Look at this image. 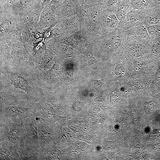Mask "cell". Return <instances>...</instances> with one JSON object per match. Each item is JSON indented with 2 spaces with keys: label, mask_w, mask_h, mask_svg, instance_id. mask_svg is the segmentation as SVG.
<instances>
[{
  "label": "cell",
  "mask_w": 160,
  "mask_h": 160,
  "mask_svg": "<svg viewBox=\"0 0 160 160\" xmlns=\"http://www.w3.org/2000/svg\"><path fill=\"white\" fill-rule=\"evenodd\" d=\"M0 114V124L23 123L27 118L34 115V108L33 105L24 107L1 104Z\"/></svg>",
  "instance_id": "1"
},
{
  "label": "cell",
  "mask_w": 160,
  "mask_h": 160,
  "mask_svg": "<svg viewBox=\"0 0 160 160\" xmlns=\"http://www.w3.org/2000/svg\"><path fill=\"white\" fill-rule=\"evenodd\" d=\"M103 10L100 7L91 8L80 30L83 38L88 43L93 42L101 35V15Z\"/></svg>",
  "instance_id": "2"
},
{
  "label": "cell",
  "mask_w": 160,
  "mask_h": 160,
  "mask_svg": "<svg viewBox=\"0 0 160 160\" xmlns=\"http://www.w3.org/2000/svg\"><path fill=\"white\" fill-rule=\"evenodd\" d=\"M0 140H8L17 147L27 141L23 123L8 122L0 124Z\"/></svg>",
  "instance_id": "3"
},
{
  "label": "cell",
  "mask_w": 160,
  "mask_h": 160,
  "mask_svg": "<svg viewBox=\"0 0 160 160\" xmlns=\"http://www.w3.org/2000/svg\"><path fill=\"white\" fill-rule=\"evenodd\" d=\"M93 42L106 52H113L119 49L127 42V35L125 31L118 29L100 35Z\"/></svg>",
  "instance_id": "4"
},
{
  "label": "cell",
  "mask_w": 160,
  "mask_h": 160,
  "mask_svg": "<svg viewBox=\"0 0 160 160\" xmlns=\"http://www.w3.org/2000/svg\"><path fill=\"white\" fill-rule=\"evenodd\" d=\"M36 119L40 141L39 149L52 147L54 139L52 124L37 117Z\"/></svg>",
  "instance_id": "5"
},
{
  "label": "cell",
  "mask_w": 160,
  "mask_h": 160,
  "mask_svg": "<svg viewBox=\"0 0 160 160\" xmlns=\"http://www.w3.org/2000/svg\"><path fill=\"white\" fill-rule=\"evenodd\" d=\"M121 23L112 10H103L101 15V35L120 29Z\"/></svg>",
  "instance_id": "6"
},
{
  "label": "cell",
  "mask_w": 160,
  "mask_h": 160,
  "mask_svg": "<svg viewBox=\"0 0 160 160\" xmlns=\"http://www.w3.org/2000/svg\"><path fill=\"white\" fill-rule=\"evenodd\" d=\"M33 105L34 115L47 122L52 124L61 118L46 102L40 101Z\"/></svg>",
  "instance_id": "7"
},
{
  "label": "cell",
  "mask_w": 160,
  "mask_h": 160,
  "mask_svg": "<svg viewBox=\"0 0 160 160\" xmlns=\"http://www.w3.org/2000/svg\"><path fill=\"white\" fill-rule=\"evenodd\" d=\"M125 31L128 43L147 44L151 39L147 26L143 23Z\"/></svg>",
  "instance_id": "8"
},
{
  "label": "cell",
  "mask_w": 160,
  "mask_h": 160,
  "mask_svg": "<svg viewBox=\"0 0 160 160\" xmlns=\"http://www.w3.org/2000/svg\"><path fill=\"white\" fill-rule=\"evenodd\" d=\"M23 123L27 133V142L39 148L40 141L36 117L34 115L28 117Z\"/></svg>",
  "instance_id": "9"
},
{
  "label": "cell",
  "mask_w": 160,
  "mask_h": 160,
  "mask_svg": "<svg viewBox=\"0 0 160 160\" xmlns=\"http://www.w3.org/2000/svg\"><path fill=\"white\" fill-rule=\"evenodd\" d=\"M147 14L132 9L129 11L121 23L120 29L127 31L143 23Z\"/></svg>",
  "instance_id": "10"
},
{
  "label": "cell",
  "mask_w": 160,
  "mask_h": 160,
  "mask_svg": "<svg viewBox=\"0 0 160 160\" xmlns=\"http://www.w3.org/2000/svg\"><path fill=\"white\" fill-rule=\"evenodd\" d=\"M0 160H21L17 147L9 141L0 140Z\"/></svg>",
  "instance_id": "11"
},
{
  "label": "cell",
  "mask_w": 160,
  "mask_h": 160,
  "mask_svg": "<svg viewBox=\"0 0 160 160\" xmlns=\"http://www.w3.org/2000/svg\"><path fill=\"white\" fill-rule=\"evenodd\" d=\"M21 160H38L39 148L27 142L17 147Z\"/></svg>",
  "instance_id": "12"
},
{
  "label": "cell",
  "mask_w": 160,
  "mask_h": 160,
  "mask_svg": "<svg viewBox=\"0 0 160 160\" xmlns=\"http://www.w3.org/2000/svg\"><path fill=\"white\" fill-rule=\"evenodd\" d=\"M64 19L61 25V30L63 33L64 35H73L80 30L79 23L76 15Z\"/></svg>",
  "instance_id": "13"
},
{
  "label": "cell",
  "mask_w": 160,
  "mask_h": 160,
  "mask_svg": "<svg viewBox=\"0 0 160 160\" xmlns=\"http://www.w3.org/2000/svg\"><path fill=\"white\" fill-rule=\"evenodd\" d=\"M11 80L13 85L16 88L21 89L27 93L28 98L33 99L34 95L28 82L22 77L19 76H12Z\"/></svg>",
  "instance_id": "14"
},
{
  "label": "cell",
  "mask_w": 160,
  "mask_h": 160,
  "mask_svg": "<svg viewBox=\"0 0 160 160\" xmlns=\"http://www.w3.org/2000/svg\"><path fill=\"white\" fill-rule=\"evenodd\" d=\"M126 48L127 54L132 57H137L143 56L146 49L144 44H146L128 43Z\"/></svg>",
  "instance_id": "15"
},
{
  "label": "cell",
  "mask_w": 160,
  "mask_h": 160,
  "mask_svg": "<svg viewBox=\"0 0 160 160\" xmlns=\"http://www.w3.org/2000/svg\"><path fill=\"white\" fill-rule=\"evenodd\" d=\"M132 9L130 2L125 0L119 3L112 10L116 14L121 23L128 12Z\"/></svg>",
  "instance_id": "16"
},
{
  "label": "cell",
  "mask_w": 160,
  "mask_h": 160,
  "mask_svg": "<svg viewBox=\"0 0 160 160\" xmlns=\"http://www.w3.org/2000/svg\"><path fill=\"white\" fill-rule=\"evenodd\" d=\"M130 2L133 9L147 14L155 10L149 0H130Z\"/></svg>",
  "instance_id": "17"
},
{
  "label": "cell",
  "mask_w": 160,
  "mask_h": 160,
  "mask_svg": "<svg viewBox=\"0 0 160 160\" xmlns=\"http://www.w3.org/2000/svg\"><path fill=\"white\" fill-rule=\"evenodd\" d=\"M143 23L147 26L160 24V12L155 10L147 14Z\"/></svg>",
  "instance_id": "18"
},
{
  "label": "cell",
  "mask_w": 160,
  "mask_h": 160,
  "mask_svg": "<svg viewBox=\"0 0 160 160\" xmlns=\"http://www.w3.org/2000/svg\"><path fill=\"white\" fill-rule=\"evenodd\" d=\"M147 29L151 39L160 37V24L147 26Z\"/></svg>",
  "instance_id": "19"
},
{
  "label": "cell",
  "mask_w": 160,
  "mask_h": 160,
  "mask_svg": "<svg viewBox=\"0 0 160 160\" xmlns=\"http://www.w3.org/2000/svg\"><path fill=\"white\" fill-rule=\"evenodd\" d=\"M151 50L152 53L158 54L160 53V38L151 39Z\"/></svg>",
  "instance_id": "20"
},
{
  "label": "cell",
  "mask_w": 160,
  "mask_h": 160,
  "mask_svg": "<svg viewBox=\"0 0 160 160\" xmlns=\"http://www.w3.org/2000/svg\"><path fill=\"white\" fill-rule=\"evenodd\" d=\"M53 13L49 9H45L42 12L41 16V21L45 24L49 22L52 17Z\"/></svg>",
  "instance_id": "21"
},
{
  "label": "cell",
  "mask_w": 160,
  "mask_h": 160,
  "mask_svg": "<svg viewBox=\"0 0 160 160\" xmlns=\"http://www.w3.org/2000/svg\"><path fill=\"white\" fill-rule=\"evenodd\" d=\"M40 16V13L38 9L32 10L30 12L29 17L30 23L33 25L36 24L39 21Z\"/></svg>",
  "instance_id": "22"
},
{
  "label": "cell",
  "mask_w": 160,
  "mask_h": 160,
  "mask_svg": "<svg viewBox=\"0 0 160 160\" xmlns=\"http://www.w3.org/2000/svg\"><path fill=\"white\" fill-rule=\"evenodd\" d=\"M145 109L146 112L150 114L153 113L155 111V106L151 102L146 103Z\"/></svg>",
  "instance_id": "23"
},
{
  "label": "cell",
  "mask_w": 160,
  "mask_h": 160,
  "mask_svg": "<svg viewBox=\"0 0 160 160\" xmlns=\"http://www.w3.org/2000/svg\"><path fill=\"white\" fill-rule=\"evenodd\" d=\"M134 65L136 68L139 69H142L144 68L146 65L145 61L143 60H139L135 61Z\"/></svg>",
  "instance_id": "24"
},
{
  "label": "cell",
  "mask_w": 160,
  "mask_h": 160,
  "mask_svg": "<svg viewBox=\"0 0 160 160\" xmlns=\"http://www.w3.org/2000/svg\"><path fill=\"white\" fill-rule=\"evenodd\" d=\"M123 69V65L121 63L118 64L114 70L115 74L117 76L120 75L122 73Z\"/></svg>",
  "instance_id": "25"
},
{
  "label": "cell",
  "mask_w": 160,
  "mask_h": 160,
  "mask_svg": "<svg viewBox=\"0 0 160 160\" xmlns=\"http://www.w3.org/2000/svg\"><path fill=\"white\" fill-rule=\"evenodd\" d=\"M68 78L71 80H74L76 78L77 75L76 72L73 70H70L67 73Z\"/></svg>",
  "instance_id": "26"
},
{
  "label": "cell",
  "mask_w": 160,
  "mask_h": 160,
  "mask_svg": "<svg viewBox=\"0 0 160 160\" xmlns=\"http://www.w3.org/2000/svg\"><path fill=\"white\" fill-rule=\"evenodd\" d=\"M151 136L154 138H160V128L153 130L151 133Z\"/></svg>",
  "instance_id": "27"
},
{
  "label": "cell",
  "mask_w": 160,
  "mask_h": 160,
  "mask_svg": "<svg viewBox=\"0 0 160 160\" xmlns=\"http://www.w3.org/2000/svg\"><path fill=\"white\" fill-rule=\"evenodd\" d=\"M153 150L158 151H160V143L154 144L152 146Z\"/></svg>",
  "instance_id": "28"
},
{
  "label": "cell",
  "mask_w": 160,
  "mask_h": 160,
  "mask_svg": "<svg viewBox=\"0 0 160 160\" xmlns=\"http://www.w3.org/2000/svg\"><path fill=\"white\" fill-rule=\"evenodd\" d=\"M101 82H102L101 81L97 80H93L92 81V84H93L94 86H99L101 84Z\"/></svg>",
  "instance_id": "29"
},
{
  "label": "cell",
  "mask_w": 160,
  "mask_h": 160,
  "mask_svg": "<svg viewBox=\"0 0 160 160\" xmlns=\"http://www.w3.org/2000/svg\"><path fill=\"white\" fill-rule=\"evenodd\" d=\"M156 78L158 81H160V67L159 68L156 73Z\"/></svg>",
  "instance_id": "30"
},
{
  "label": "cell",
  "mask_w": 160,
  "mask_h": 160,
  "mask_svg": "<svg viewBox=\"0 0 160 160\" xmlns=\"http://www.w3.org/2000/svg\"><path fill=\"white\" fill-rule=\"evenodd\" d=\"M156 4L160 7V0H155Z\"/></svg>",
  "instance_id": "31"
}]
</instances>
